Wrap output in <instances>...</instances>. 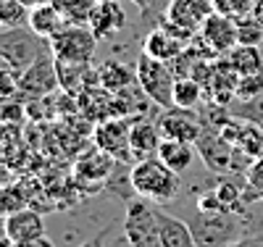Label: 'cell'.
Masks as SVG:
<instances>
[{
    "label": "cell",
    "instance_id": "cell-1",
    "mask_svg": "<svg viewBox=\"0 0 263 247\" xmlns=\"http://www.w3.org/2000/svg\"><path fill=\"white\" fill-rule=\"evenodd\" d=\"M129 179H132V187H135V195L153 200V203H168V200H174L179 195V184H182L179 174L168 168L158 155H150V158L132 163Z\"/></svg>",
    "mask_w": 263,
    "mask_h": 247
},
{
    "label": "cell",
    "instance_id": "cell-2",
    "mask_svg": "<svg viewBox=\"0 0 263 247\" xmlns=\"http://www.w3.org/2000/svg\"><path fill=\"white\" fill-rule=\"evenodd\" d=\"M190 229L197 247H227L248 234L245 216L234 211H197Z\"/></svg>",
    "mask_w": 263,
    "mask_h": 247
},
{
    "label": "cell",
    "instance_id": "cell-3",
    "mask_svg": "<svg viewBox=\"0 0 263 247\" xmlns=\"http://www.w3.org/2000/svg\"><path fill=\"white\" fill-rule=\"evenodd\" d=\"M50 50V40L37 34L29 24L16 27V29H0V58H3L11 69L24 71L32 63H37Z\"/></svg>",
    "mask_w": 263,
    "mask_h": 247
},
{
    "label": "cell",
    "instance_id": "cell-4",
    "mask_svg": "<svg viewBox=\"0 0 263 247\" xmlns=\"http://www.w3.org/2000/svg\"><path fill=\"white\" fill-rule=\"evenodd\" d=\"M137 87L147 95V100L153 105L171 108L174 105V82H177V71L171 69V63L166 61H156L150 55H140L137 58Z\"/></svg>",
    "mask_w": 263,
    "mask_h": 247
},
{
    "label": "cell",
    "instance_id": "cell-5",
    "mask_svg": "<svg viewBox=\"0 0 263 247\" xmlns=\"http://www.w3.org/2000/svg\"><path fill=\"white\" fill-rule=\"evenodd\" d=\"M124 237L129 247H161L158 211L145 203V197H129L124 216Z\"/></svg>",
    "mask_w": 263,
    "mask_h": 247
},
{
    "label": "cell",
    "instance_id": "cell-6",
    "mask_svg": "<svg viewBox=\"0 0 263 247\" xmlns=\"http://www.w3.org/2000/svg\"><path fill=\"white\" fill-rule=\"evenodd\" d=\"M98 37L87 24H66L50 37V50L61 61H74V63H92L98 50Z\"/></svg>",
    "mask_w": 263,
    "mask_h": 247
},
{
    "label": "cell",
    "instance_id": "cell-7",
    "mask_svg": "<svg viewBox=\"0 0 263 247\" xmlns=\"http://www.w3.org/2000/svg\"><path fill=\"white\" fill-rule=\"evenodd\" d=\"M129 131H132V119L114 116V119L98 121V126L92 131V140L100 150L116 155L119 163H126V161H135L132 147H129Z\"/></svg>",
    "mask_w": 263,
    "mask_h": 247
},
{
    "label": "cell",
    "instance_id": "cell-8",
    "mask_svg": "<svg viewBox=\"0 0 263 247\" xmlns=\"http://www.w3.org/2000/svg\"><path fill=\"white\" fill-rule=\"evenodd\" d=\"M119 168V158L111 153H105L95 145V150L82 153L77 163H74V179L79 184H92V187H103L114 179Z\"/></svg>",
    "mask_w": 263,
    "mask_h": 247
},
{
    "label": "cell",
    "instance_id": "cell-9",
    "mask_svg": "<svg viewBox=\"0 0 263 247\" xmlns=\"http://www.w3.org/2000/svg\"><path fill=\"white\" fill-rule=\"evenodd\" d=\"M58 71H55V55L45 53L37 63L21 71V95L29 100H42L58 89Z\"/></svg>",
    "mask_w": 263,
    "mask_h": 247
},
{
    "label": "cell",
    "instance_id": "cell-10",
    "mask_svg": "<svg viewBox=\"0 0 263 247\" xmlns=\"http://www.w3.org/2000/svg\"><path fill=\"white\" fill-rule=\"evenodd\" d=\"M158 129L163 137L171 140H182V142H197V137L203 134V121L200 116L195 113L192 108H179V105H171L163 108V113L158 119Z\"/></svg>",
    "mask_w": 263,
    "mask_h": 247
},
{
    "label": "cell",
    "instance_id": "cell-11",
    "mask_svg": "<svg viewBox=\"0 0 263 247\" xmlns=\"http://www.w3.org/2000/svg\"><path fill=\"white\" fill-rule=\"evenodd\" d=\"M200 34L208 42V48L216 53V58L227 55L234 45H239V40H237V21L229 18V16L216 13V11L205 18V24L200 27Z\"/></svg>",
    "mask_w": 263,
    "mask_h": 247
},
{
    "label": "cell",
    "instance_id": "cell-12",
    "mask_svg": "<svg viewBox=\"0 0 263 247\" xmlns=\"http://www.w3.org/2000/svg\"><path fill=\"white\" fill-rule=\"evenodd\" d=\"M211 13H213L211 0H168L163 16L190 32H200V27L205 24Z\"/></svg>",
    "mask_w": 263,
    "mask_h": 247
},
{
    "label": "cell",
    "instance_id": "cell-13",
    "mask_svg": "<svg viewBox=\"0 0 263 247\" xmlns=\"http://www.w3.org/2000/svg\"><path fill=\"white\" fill-rule=\"evenodd\" d=\"M55 71H58V84L63 92L79 98L84 89L100 84L98 71H92V63H74V61H61L55 58Z\"/></svg>",
    "mask_w": 263,
    "mask_h": 247
},
{
    "label": "cell",
    "instance_id": "cell-14",
    "mask_svg": "<svg viewBox=\"0 0 263 247\" xmlns=\"http://www.w3.org/2000/svg\"><path fill=\"white\" fill-rule=\"evenodd\" d=\"M77 105L82 110V116L90 119V121H105V119L119 116V110H116V92H111V89H105L100 84L84 89V92L77 98Z\"/></svg>",
    "mask_w": 263,
    "mask_h": 247
},
{
    "label": "cell",
    "instance_id": "cell-15",
    "mask_svg": "<svg viewBox=\"0 0 263 247\" xmlns=\"http://www.w3.org/2000/svg\"><path fill=\"white\" fill-rule=\"evenodd\" d=\"M87 27L92 29L98 40H111L126 27V13L121 3H95Z\"/></svg>",
    "mask_w": 263,
    "mask_h": 247
},
{
    "label": "cell",
    "instance_id": "cell-16",
    "mask_svg": "<svg viewBox=\"0 0 263 247\" xmlns=\"http://www.w3.org/2000/svg\"><path fill=\"white\" fill-rule=\"evenodd\" d=\"M163 140V134L158 129V124H150L142 116L132 121V131H129V147L135 161L150 158V155H158V145Z\"/></svg>",
    "mask_w": 263,
    "mask_h": 247
},
{
    "label": "cell",
    "instance_id": "cell-17",
    "mask_svg": "<svg viewBox=\"0 0 263 247\" xmlns=\"http://www.w3.org/2000/svg\"><path fill=\"white\" fill-rule=\"evenodd\" d=\"M6 234L13 242H27V239H34V237H45V221H42L40 213H34L29 208H21V211H16L6 218Z\"/></svg>",
    "mask_w": 263,
    "mask_h": 247
},
{
    "label": "cell",
    "instance_id": "cell-18",
    "mask_svg": "<svg viewBox=\"0 0 263 247\" xmlns=\"http://www.w3.org/2000/svg\"><path fill=\"white\" fill-rule=\"evenodd\" d=\"M184 48H187V42H182L179 37H174V34L166 32L163 27L153 29V32L145 37V42H142V53H145V55L156 58V61H166V63H171Z\"/></svg>",
    "mask_w": 263,
    "mask_h": 247
},
{
    "label": "cell",
    "instance_id": "cell-19",
    "mask_svg": "<svg viewBox=\"0 0 263 247\" xmlns=\"http://www.w3.org/2000/svg\"><path fill=\"white\" fill-rule=\"evenodd\" d=\"M158 226H161V247H197L187 221L158 211Z\"/></svg>",
    "mask_w": 263,
    "mask_h": 247
},
{
    "label": "cell",
    "instance_id": "cell-20",
    "mask_svg": "<svg viewBox=\"0 0 263 247\" xmlns=\"http://www.w3.org/2000/svg\"><path fill=\"white\" fill-rule=\"evenodd\" d=\"M158 158L174 168L177 174L187 171L195 161V150H192V142H182V140H171V137H163L161 145H158Z\"/></svg>",
    "mask_w": 263,
    "mask_h": 247
},
{
    "label": "cell",
    "instance_id": "cell-21",
    "mask_svg": "<svg viewBox=\"0 0 263 247\" xmlns=\"http://www.w3.org/2000/svg\"><path fill=\"white\" fill-rule=\"evenodd\" d=\"M224 58L237 77H250V74L263 71V55L258 50V45H234Z\"/></svg>",
    "mask_w": 263,
    "mask_h": 247
},
{
    "label": "cell",
    "instance_id": "cell-22",
    "mask_svg": "<svg viewBox=\"0 0 263 247\" xmlns=\"http://www.w3.org/2000/svg\"><path fill=\"white\" fill-rule=\"evenodd\" d=\"M98 79H100V87L111 89V92H121V89L135 84L137 69H132V66H126L121 61H105L98 69Z\"/></svg>",
    "mask_w": 263,
    "mask_h": 247
},
{
    "label": "cell",
    "instance_id": "cell-23",
    "mask_svg": "<svg viewBox=\"0 0 263 247\" xmlns=\"http://www.w3.org/2000/svg\"><path fill=\"white\" fill-rule=\"evenodd\" d=\"M63 24H66V18H63L61 11L53 6V0H50V3H42V6H37V8L29 11V27H32L37 34L48 37V40H50Z\"/></svg>",
    "mask_w": 263,
    "mask_h": 247
},
{
    "label": "cell",
    "instance_id": "cell-24",
    "mask_svg": "<svg viewBox=\"0 0 263 247\" xmlns=\"http://www.w3.org/2000/svg\"><path fill=\"white\" fill-rule=\"evenodd\" d=\"M203 100H205V87L195 77H177V82H174V105L197 108Z\"/></svg>",
    "mask_w": 263,
    "mask_h": 247
},
{
    "label": "cell",
    "instance_id": "cell-25",
    "mask_svg": "<svg viewBox=\"0 0 263 247\" xmlns=\"http://www.w3.org/2000/svg\"><path fill=\"white\" fill-rule=\"evenodd\" d=\"M229 113L245 124H255L263 129V92L255 95V98H248V100H232L229 103Z\"/></svg>",
    "mask_w": 263,
    "mask_h": 247
},
{
    "label": "cell",
    "instance_id": "cell-26",
    "mask_svg": "<svg viewBox=\"0 0 263 247\" xmlns=\"http://www.w3.org/2000/svg\"><path fill=\"white\" fill-rule=\"evenodd\" d=\"M29 6L21 0H0V29H16L29 24Z\"/></svg>",
    "mask_w": 263,
    "mask_h": 247
},
{
    "label": "cell",
    "instance_id": "cell-27",
    "mask_svg": "<svg viewBox=\"0 0 263 247\" xmlns=\"http://www.w3.org/2000/svg\"><path fill=\"white\" fill-rule=\"evenodd\" d=\"M53 6L69 24H87L95 8V0H53Z\"/></svg>",
    "mask_w": 263,
    "mask_h": 247
},
{
    "label": "cell",
    "instance_id": "cell-28",
    "mask_svg": "<svg viewBox=\"0 0 263 247\" xmlns=\"http://www.w3.org/2000/svg\"><path fill=\"white\" fill-rule=\"evenodd\" d=\"M211 3H213L216 13L239 21V18H245V16L253 13V3H255V0H211Z\"/></svg>",
    "mask_w": 263,
    "mask_h": 247
},
{
    "label": "cell",
    "instance_id": "cell-29",
    "mask_svg": "<svg viewBox=\"0 0 263 247\" xmlns=\"http://www.w3.org/2000/svg\"><path fill=\"white\" fill-rule=\"evenodd\" d=\"M237 40L239 45H260L263 40V24L253 16H245L237 21Z\"/></svg>",
    "mask_w": 263,
    "mask_h": 247
},
{
    "label": "cell",
    "instance_id": "cell-30",
    "mask_svg": "<svg viewBox=\"0 0 263 247\" xmlns=\"http://www.w3.org/2000/svg\"><path fill=\"white\" fill-rule=\"evenodd\" d=\"M16 95H21V71L6 63V69H0V100H13Z\"/></svg>",
    "mask_w": 263,
    "mask_h": 247
},
{
    "label": "cell",
    "instance_id": "cell-31",
    "mask_svg": "<svg viewBox=\"0 0 263 247\" xmlns=\"http://www.w3.org/2000/svg\"><path fill=\"white\" fill-rule=\"evenodd\" d=\"M263 92V71L250 74V77H239L237 82V100H248Z\"/></svg>",
    "mask_w": 263,
    "mask_h": 247
},
{
    "label": "cell",
    "instance_id": "cell-32",
    "mask_svg": "<svg viewBox=\"0 0 263 247\" xmlns=\"http://www.w3.org/2000/svg\"><path fill=\"white\" fill-rule=\"evenodd\" d=\"M24 203H27V200H24V195H18V189L0 187V213H3V216H11V213L21 211Z\"/></svg>",
    "mask_w": 263,
    "mask_h": 247
},
{
    "label": "cell",
    "instance_id": "cell-33",
    "mask_svg": "<svg viewBox=\"0 0 263 247\" xmlns=\"http://www.w3.org/2000/svg\"><path fill=\"white\" fill-rule=\"evenodd\" d=\"M227 247H263V237L258 234H245V237H239L237 242L227 244Z\"/></svg>",
    "mask_w": 263,
    "mask_h": 247
},
{
    "label": "cell",
    "instance_id": "cell-34",
    "mask_svg": "<svg viewBox=\"0 0 263 247\" xmlns=\"http://www.w3.org/2000/svg\"><path fill=\"white\" fill-rule=\"evenodd\" d=\"M140 11H142V16H147L150 11H153V6H156V0H132Z\"/></svg>",
    "mask_w": 263,
    "mask_h": 247
},
{
    "label": "cell",
    "instance_id": "cell-35",
    "mask_svg": "<svg viewBox=\"0 0 263 247\" xmlns=\"http://www.w3.org/2000/svg\"><path fill=\"white\" fill-rule=\"evenodd\" d=\"M103 237H105V232L103 234H98L92 242H87V244H82V247H103Z\"/></svg>",
    "mask_w": 263,
    "mask_h": 247
},
{
    "label": "cell",
    "instance_id": "cell-36",
    "mask_svg": "<svg viewBox=\"0 0 263 247\" xmlns=\"http://www.w3.org/2000/svg\"><path fill=\"white\" fill-rule=\"evenodd\" d=\"M24 6H29V8H37V6H42V3H50V0H21Z\"/></svg>",
    "mask_w": 263,
    "mask_h": 247
},
{
    "label": "cell",
    "instance_id": "cell-37",
    "mask_svg": "<svg viewBox=\"0 0 263 247\" xmlns=\"http://www.w3.org/2000/svg\"><path fill=\"white\" fill-rule=\"evenodd\" d=\"M6 218H8V216L0 213V237H6Z\"/></svg>",
    "mask_w": 263,
    "mask_h": 247
},
{
    "label": "cell",
    "instance_id": "cell-38",
    "mask_svg": "<svg viewBox=\"0 0 263 247\" xmlns=\"http://www.w3.org/2000/svg\"><path fill=\"white\" fill-rule=\"evenodd\" d=\"M95 3H121V0H95Z\"/></svg>",
    "mask_w": 263,
    "mask_h": 247
}]
</instances>
